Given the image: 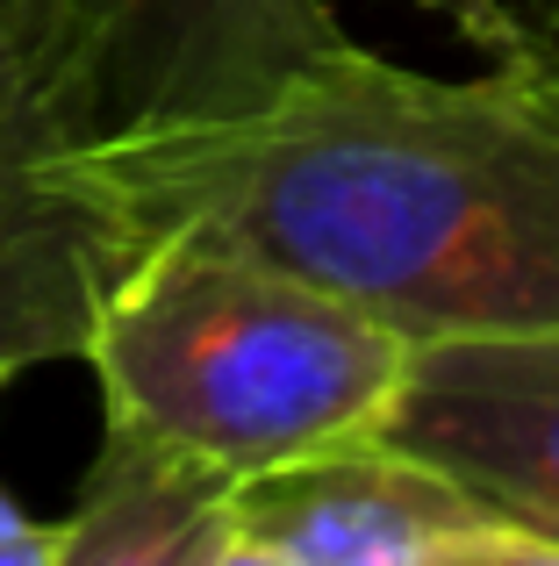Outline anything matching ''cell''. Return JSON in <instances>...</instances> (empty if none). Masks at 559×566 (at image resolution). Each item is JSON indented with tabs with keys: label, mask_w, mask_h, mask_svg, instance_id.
<instances>
[{
	"label": "cell",
	"mask_w": 559,
	"mask_h": 566,
	"mask_svg": "<svg viewBox=\"0 0 559 566\" xmlns=\"http://www.w3.org/2000/svg\"><path fill=\"white\" fill-rule=\"evenodd\" d=\"M238 473L101 416L80 502L57 516V566H238Z\"/></svg>",
	"instance_id": "cell-7"
},
{
	"label": "cell",
	"mask_w": 559,
	"mask_h": 566,
	"mask_svg": "<svg viewBox=\"0 0 559 566\" xmlns=\"http://www.w3.org/2000/svg\"><path fill=\"white\" fill-rule=\"evenodd\" d=\"M108 129L94 43L65 0H0V387L80 359L108 294V230L65 166Z\"/></svg>",
	"instance_id": "cell-3"
},
{
	"label": "cell",
	"mask_w": 559,
	"mask_h": 566,
	"mask_svg": "<svg viewBox=\"0 0 559 566\" xmlns=\"http://www.w3.org/2000/svg\"><path fill=\"white\" fill-rule=\"evenodd\" d=\"M80 366L101 416L244 481L394 430L416 337L280 259L166 230L115 265Z\"/></svg>",
	"instance_id": "cell-2"
},
{
	"label": "cell",
	"mask_w": 559,
	"mask_h": 566,
	"mask_svg": "<svg viewBox=\"0 0 559 566\" xmlns=\"http://www.w3.org/2000/svg\"><path fill=\"white\" fill-rule=\"evenodd\" d=\"M65 187L108 265L194 230L280 259L416 345L559 323V0H531L466 80L351 51L252 115L101 129Z\"/></svg>",
	"instance_id": "cell-1"
},
{
	"label": "cell",
	"mask_w": 559,
	"mask_h": 566,
	"mask_svg": "<svg viewBox=\"0 0 559 566\" xmlns=\"http://www.w3.org/2000/svg\"><path fill=\"white\" fill-rule=\"evenodd\" d=\"M108 86V129L252 115L294 72L351 51L330 0H65Z\"/></svg>",
	"instance_id": "cell-5"
},
{
	"label": "cell",
	"mask_w": 559,
	"mask_h": 566,
	"mask_svg": "<svg viewBox=\"0 0 559 566\" xmlns=\"http://www.w3.org/2000/svg\"><path fill=\"white\" fill-rule=\"evenodd\" d=\"M394 438L559 545V323L416 345Z\"/></svg>",
	"instance_id": "cell-6"
},
{
	"label": "cell",
	"mask_w": 559,
	"mask_h": 566,
	"mask_svg": "<svg viewBox=\"0 0 559 566\" xmlns=\"http://www.w3.org/2000/svg\"><path fill=\"white\" fill-rule=\"evenodd\" d=\"M0 566H57V524L22 510L8 488H0Z\"/></svg>",
	"instance_id": "cell-8"
},
{
	"label": "cell",
	"mask_w": 559,
	"mask_h": 566,
	"mask_svg": "<svg viewBox=\"0 0 559 566\" xmlns=\"http://www.w3.org/2000/svg\"><path fill=\"white\" fill-rule=\"evenodd\" d=\"M238 566H559V545L394 430L244 473Z\"/></svg>",
	"instance_id": "cell-4"
},
{
	"label": "cell",
	"mask_w": 559,
	"mask_h": 566,
	"mask_svg": "<svg viewBox=\"0 0 559 566\" xmlns=\"http://www.w3.org/2000/svg\"><path fill=\"white\" fill-rule=\"evenodd\" d=\"M423 8H431V14H445V22L460 29V36L474 43V51H488V43H495V36L509 29V14H517V0H423Z\"/></svg>",
	"instance_id": "cell-9"
}]
</instances>
